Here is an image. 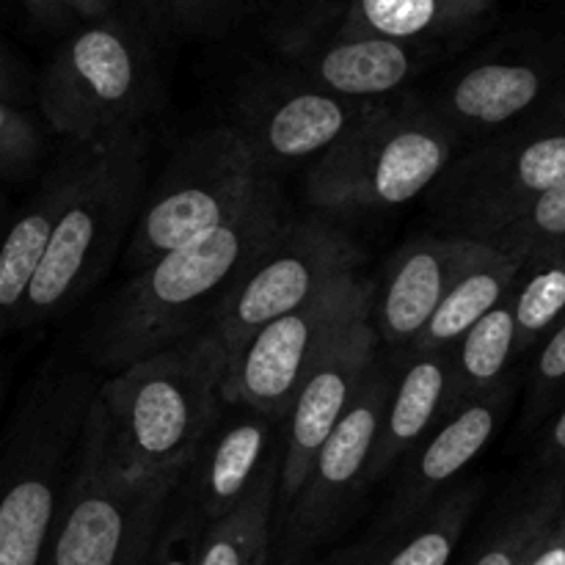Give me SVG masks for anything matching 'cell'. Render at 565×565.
<instances>
[{
	"label": "cell",
	"mask_w": 565,
	"mask_h": 565,
	"mask_svg": "<svg viewBox=\"0 0 565 565\" xmlns=\"http://www.w3.org/2000/svg\"><path fill=\"white\" fill-rule=\"evenodd\" d=\"M281 224V193L268 177L241 213L130 274L94 320L88 334L92 356L116 373L210 329L252 259Z\"/></svg>",
	"instance_id": "6da1fadb"
},
{
	"label": "cell",
	"mask_w": 565,
	"mask_h": 565,
	"mask_svg": "<svg viewBox=\"0 0 565 565\" xmlns=\"http://www.w3.org/2000/svg\"><path fill=\"white\" fill-rule=\"evenodd\" d=\"M226 353L210 329L116 370L94 406L116 463L138 480L182 475L213 428Z\"/></svg>",
	"instance_id": "7a4b0ae2"
},
{
	"label": "cell",
	"mask_w": 565,
	"mask_h": 565,
	"mask_svg": "<svg viewBox=\"0 0 565 565\" xmlns=\"http://www.w3.org/2000/svg\"><path fill=\"white\" fill-rule=\"evenodd\" d=\"M66 188L17 329L70 312L108 270L147 199L143 132L72 147Z\"/></svg>",
	"instance_id": "3957f363"
},
{
	"label": "cell",
	"mask_w": 565,
	"mask_h": 565,
	"mask_svg": "<svg viewBox=\"0 0 565 565\" xmlns=\"http://www.w3.org/2000/svg\"><path fill=\"white\" fill-rule=\"evenodd\" d=\"M92 397L81 370L33 381L0 458V565H42Z\"/></svg>",
	"instance_id": "277c9868"
},
{
	"label": "cell",
	"mask_w": 565,
	"mask_h": 565,
	"mask_svg": "<svg viewBox=\"0 0 565 565\" xmlns=\"http://www.w3.org/2000/svg\"><path fill=\"white\" fill-rule=\"evenodd\" d=\"M461 136L425 103H384L367 121L320 154L307 199L326 213L386 210L414 202L456 160Z\"/></svg>",
	"instance_id": "5b68a950"
},
{
	"label": "cell",
	"mask_w": 565,
	"mask_h": 565,
	"mask_svg": "<svg viewBox=\"0 0 565 565\" xmlns=\"http://www.w3.org/2000/svg\"><path fill=\"white\" fill-rule=\"evenodd\" d=\"M268 177L235 127H215L191 138L143 199L125 248L127 270L138 274L230 221L257 196Z\"/></svg>",
	"instance_id": "8992f818"
},
{
	"label": "cell",
	"mask_w": 565,
	"mask_h": 565,
	"mask_svg": "<svg viewBox=\"0 0 565 565\" xmlns=\"http://www.w3.org/2000/svg\"><path fill=\"white\" fill-rule=\"evenodd\" d=\"M152 92V70L136 39L114 22H94L50 61L39 103L47 125L72 147H99L141 132Z\"/></svg>",
	"instance_id": "52a82bcc"
},
{
	"label": "cell",
	"mask_w": 565,
	"mask_h": 565,
	"mask_svg": "<svg viewBox=\"0 0 565 565\" xmlns=\"http://www.w3.org/2000/svg\"><path fill=\"white\" fill-rule=\"evenodd\" d=\"M180 480L182 475H127L110 452L92 397L42 565H116L141 519L169 502Z\"/></svg>",
	"instance_id": "ba28073f"
},
{
	"label": "cell",
	"mask_w": 565,
	"mask_h": 565,
	"mask_svg": "<svg viewBox=\"0 0 565 565\" xmlns=\"http://www.w3.org/2000/svg\"><path fill=\"white\" fill-rule=\"evenodd\" d=\"M373 315V285L356 270L303 307L254 331L235 356L226 359L221 401L252 406L285 423L303 379L351 326Z\"/></svg>",
	"instance_id": "9c48e42d"
},
{
	"label": "cell",
	"mask_w": 565,
	"mask_h": 565,
	"mask_svg": "<svg viewBox=\"0 0 565 565\" xmlns=\"http://www.w3.org/2000/svg\"><path fill=\"white\" fill-rule=\"evenodd\" d=\"M565 180V130H524L456 158L430 188L441 235L483 243L539 193Z\"/></svg>",
	"instance_id": "30bf717a"
},
{
	"label": "cell",
	"mask_w": 565,
	"mask_h": 565,
	"mask_svg": "<svg viewBox=\"0 0 565 565\" xmlns=\"http://www.w3.org/2000/svg\"><path fill=\"white\" fill-rule=\"evenodd\" d=\"M356 265L359 252L348 235L323 221H285L252 259L210 331L226 359L235 356L254 331L312 301Z\"/></svg>",
	"instance_id": "8fae6325"
},
{
	"label": "cell",
	"mask_w": 565,
	"mask_h": 565,
	"mask_svg": "<svg viewBox=\"0 0 565 565\" xmlns=\"http://www.w3.org/2000/svg\"><path fill=\"white\" fill-rule=\"evenodd\" d=\"M392 384L395 373L373 364L348 412L323 441L301 491L285 508L281 561L303 563L309 552L334 535L337 524L342 522L359 491L367 489L375 439Z\"/></svg>",
	"instance_id": "7c38bea8"
},
{
	"label": "cell",
	"mask_w": 565,
	"mask_h": 565,
	"mask_svg": "<svg viewBox=\"0 0 565 565\" xmlns=\"http://www.w3.org/2000/svg\"><path fill=\"white\" fill-rule=\"evenodd\" d=\"M384 103L337 97L307 81L274 83L246 99L235 130L248 143L259 169L270 174L281 166L326 154Z\"/></svg>",
	"instance_id": "4fadbf2b"
},
{
	"label": "cell",
	"mask_w": 565,
	"mask_h": 565,
	"mask_svg": "<svg viewBox=\"0 0 565 565\" xmlns=\"http://www.w3.org/2000/svg\"><path fill=\"white\" fill-rule=\"evenodd\" d=\"M375 345H379V334H375L373 315H370L351 326L303 379L285 423H281V508L296 500L315 456L342 419V414L348 412L362 381L367 379L370 367L375 364Z\"/></svg>",
	"instance_id": "5bb4252c"
},
{
	"label": "cell",
	"mask_w": 565,
	"mask_h": 565,
	"mask_svg": "<svg viewBox=\"0 0 565 565\" xmlns=\"http://www.w3.org/2000/svg\"><path fill=\"white\" fill-rule=\"evenodd\" d=\"M497 257L483 243L461 235H419L397 248L373 287L375 334L392 348L408 351L441 298L469 274Z\"/></svg>",
	"instance_id": "9a60e30c"
},
{
	"label": "cell",
	"mask_w": 565,
	"mask_h": 565,
	"mask_svg": "<svg viewBox=\"0 0 565 565\" xmlns=\"http://www.w3.org/2000/svg\"><path fill=\"white\" fill-rule=\"evenodd\" d=\"M279 430L281 423L257 408L221 406L180 480L188 491L182 511L199 530L218 522L252 494L270 458L281 450Z\"/></svg>",
	"instance_id": "2e32d148"
},
{
	"label": "cell",
	"mask_w": 565,
	"mask_h": 565,
	"mask_svg": "<svg viewBox=\"0 0 565 565\" xmlns=\"http://www.w3.org/2000/svg\"><path fill=\"white\" fill-rule=\"evenodd\" d=\"M505 403L508 392L497 386L441 417L430 434L406 452L408 461L384 516H406L450 489L452 480L494 439Z\"/></svg>",
	"instance_id": "e0dca14e"
},
{
	"label": "cell",
	"mask_w": 565,
	"mask_h": 565,
	"mask_svg": "<svg viewBox=\"0 0 565 565\" xmlns=\"http://www.w3.org/2000/svg\"><path fill=\"white\" fill-rule=\"evenodd\" d=\"M480 500V486H450L406 516H384L334 565H450Z\"/></svg>",
	"instance_id": "ac0fdd59"
},
{
	"label": "cell",
	"mask_w": 565,
	"mask_h": 565,
	"mask_svg": "<svg viewBox=\"0 0 565 565\" xmlns=\"http://www.w3.org/2000/svg\"><path fill=\"white\" fill-rule=\"evenodd\" d=\"M450 351H408L386 401L367 486L390 475V469L450 414Z\"/></svg>",
	"instance_id": "d6986e66"
},
{
	"label": "cell",
	"mask_w": 565,
	"mask_h": 565,
	"mask_svg": "<svg viewBox=\"0 0 565 565\" xmlns=\"http://www.w3.org/2000/svg\"><path fill=\"white\" fill-rule=\"evenodd\" d=\"M307 83L359 103H384L417 70V55L395 39L342 31L301 61Z\"/></svg>",
	"instance_id": "ffe728a7"
},
{
	"label": "cell",
	"mask_w": 565,
	"mask_h": 565,
	"mask_svg": "<svg viewBox=\"0 0 565 565\" xmlns=\"http://www.w3.org/2000/svg\"><path fill=\"white\" fill-rule=\"evenodd\" d=\"M541 92L544 75L535 66L486 61L461 72L428 108L461 136L508 125L533 108Z\"/></svg>",
	"instance_id": "44dd1931"
},
{
	"label": "cell",
	"mask_w": 565,
	"mask_h": 565,
	"mask_svg": "<svg viewBox=\"0 0 565 565\" xmlns=\"http://www.w3.org/2000/svg\"><path fill=\"white\" fill-rule=\"evenodd\" d=\"M64 188L66 166H58L0 241V340L6 331L17 329V318L42 263L55 213L64 199Z\"/></svg>",
	"instance_id": "7402d4cb"
},
{
	"label": "cell",
	"mask_w": 565,
	"mask_h": 565,
	"mask_svg": "<svg viewBox=\"0 0 565 565\" xmlns=\"http://www.w3.org/2000/svg\"><path fill=\"white\" fill-rule=\"evenodd\" d=\"M279 461L281 450L270 458L252 494L202 530L196 565H268L279 508Z\"/></svg>",
	"instance_id": "603a6c76"
},
{
	"label": "cell",
	"mask_w": 565,
	"mask_h": 565,
	"mask_svg": "<svg viewBox=\"0 0 565 565\" xmlns=\"http://www.w3.org/2000/svg\"><path fill=\"white\" fill-rule=\"evenodd\" d=\"M524 268L513 263L511 257H491L480 268L469 270L436 307L428 323L417 334V340L408 345V351H450L480 318L500 307L511 290L516 287Z\"/></svg>",
	"instance_id": "cb8c5ba5"
},
{
	"label": "cell",
	"mask_w": 565,
	"mask_h": 565,
	"mask_svg": "<svg viewBox=\"0 0 565 565\" xmlns=\"http://www.w3.org/2000/svg\"><path fill=\"white\" fill-rule=\"evenodd\" d=\"M491 3L494 0H353L342 31L412 44L480 20Z\"/></svg>",
	"instance_id": "d4e9b609"
},
{
	"label": "cell",
	"mask_w": 565,
	"mask_h": 565,
	"mask_svg": "<svg viewBox=\"0 0 565 565\" xmlns=\"http://www.w3.org/2000/svg\"><path fill=\"white\" fill-rule=\"evenodd\" d=\"M513 353H516V326H513V307L508 296L450 348V412L472 397L497 390Z\"/></svg>",
	"instance_id": "484cf974"
},
{
	"label": "cell",
	"mask_w": 565,
	"mask_h": 565,
	"mask_svg": "<svg viewBox=\"0 0 565 565\" xmlns=\"http://www.w3.org/2000/svg\"><path fill=\"white\" fill-rule=\"evenodd\" d=\"M483 246L511 257L524 270L565 257V180L513 213L494 235L486 237Z\"/></svg>",
	"instance_id": "4316f807"
},
{
	"label": "cell",
	"mask_w": 565,
	"mask_h": 565,
	"mask_svg": "<svg viewBox=\"0 0 565 565\" xmlns=\"http://www.w3.org/2000/svg\"><path fill=\"white\" fill-rule=\"evenodd\" d=\"M565 505V478L546 480L533 491L494 533L489 535L469 565H527L535 546L552 527Z\"/></svg>",
	"instance_id": "83f0119b"
},
{
	"label": "cell",
	"mask_w": 565,
	"mask_h": 565,
	"mask_svg": "<svg viewBox=\"0 0 565 565\" xmlns=\"http://www.w3.org/2000/svg\"><path fill=\"white\" fill-rule=\"evenodd\" d=\"M519 285V281H516ZM516 353L530 351L535 340L555 329L565 315V257L533 265V274L511 292Z\"/></svg>",
	"instance_id": "f1b7e54d"
},
{
	"label": "cell",
	"mask_w": 565,
	"mask_h": 565,
	"mask_svg": "<svg viewBox=\"0 0 565 565\" xmlns=\"http://www.w3.org/2000/svg\"><path fill=\"white\" fill-rule=\"evenodd\" d=\"M42 158V136L25 114L0 99V174H20Z\"/></svg>",
	"instance_id": "f546056e"
},
{
	"label": "cell",
	"mask_w": 565,
	"mask_h": 565,
	"mask_svg": "<svg viewBox=\"0 0 565 565\" xmlns=\"http://www.w3.org/2000/svg\"><path fill=\"white\" fill-rule=\"evenodd\" d=\"M199 541H202V530L193 524L185 511L174 513V516L166 513L149 565H196Z\"/></svg>",
	"instance_id": "4dcf8cb0"
},
{
	"label": "cell",
	"mask_w": 565,
	"mask_h": 565,
	"mask_svg": "<svg viewBox=\"0 0 565 565\" xmlns=\"http://www.w3.org/2000/svg\"><path fill=\"white\" fill-rule=\"evenodd\" d=\"M561 381H565V320L541 348L533 375V401H544Z\"/></svg>",
	"instance_id": "1f68e13d"
},
{
	"label": "cell",
	"mask_w": 565,
	"mask_h": 565,
	"mask_svg": "<svg viewBox=\"0 0 565 565\" xmlns=\"http://www.w3.org/2000/svg\"><path fill=\"white\" fill-rule=\"evenodd\" d=\"M169 508H171V500L163 502V505L152 508V511L141 519V524H138L136 533H132L130 544H127L125 555H121V561L116 565H149L152 563L154 544H158V533H160V527H163V519H166V513H169Z\"/></svg>",
	"instance_id": "d6a6232c"
},
{
	"label": "cell",
	"mask_w": 565,
	"mask_h": 565,
	"mask_svg": "<svg viewBox=\"0 0 565 565\" xmlns=\"http://www.w3.org/2000/svg\"><path fill=\"white\" fill-rule=\"evenodd\" d=\"M527 565H565V505L557 513L555 522H552V527L546 530L541 544L535 546Z\"/></svg>",
	"instance_id": "836d02e7"
},
{
	"label": "cell",
	"mask_w": 565,
	"mask_h": 565,
	"mask_svg": "<svg viewBox=\"0 0 565 565\" xmlns=\"http://www.w3.org/2000/svg\"><path fill=\"white\" fill-rule=\"evenodd\" d=\"M546 458H552V461H565V408L561 414H557L555 425H552L550 430V439H546Z\"/></svg>",
	"instance_id": "e575fe53"
},
{
	"label": "cell",
	"mask_w": 565,
	"mask_h": 565,
	"mask_svg": "<svg viewBox=\"0 0 565 565\" xmlns=\"http://www.w3.org/2000/svg\"><path fill=\"white\" fill-rule=\"evenodd\" d=\"M64 3L66 9L75 11V14L88 17V20H97V17H103L105 11L110 9L114 0H64Z\"/></svg>",
	"instance_id": "d590c367"
},
{
	"label": "cell",
	"mask_w": 565,
	"mask_h": 565,
	"mask_svg": "<svg viewBox=\"0 0 565 565\" xmlns=\"http://www.w3.org/2000/svg\"><path fill=\"white\" fill-rule=\"evenodd\" d=\"M544 130H565V88L544 114Z\"/></svg>",
	"instance_id": "8d00e7d4"
},
{
	"label": "cell",
	"mask_w": 565,
	"mask_h": 565,
	"mask_svg": "<svg viewBox=\"0 0 565 565\" xmlns=\"http://www.w3.org/2000/svg\"><path fill=\"white\" fill-rule=\"evenodd\" d=\"M25 3L31 6L39 17H47V20H58V17H64L66 11H70L64 0H25Z\"/></svg>",
	"instance_id": "74e56055"
},
{
	"label": "cell",
	"mask_w": 565,
	"mask_h": 565,
	"mask_svg": "<svg viewBox=\"0 0 565 565\" xmlns=\"http://www.w3.org/2000/svg\"><path fill=\"white\" fill-rule=\"evenodd\" d=\"M17 94H20V86L14 83V75L9 72V66L0 61V99H6V103H9V99H14Z\"/></svg>",
	"instance_id": "f35d334b"
},
{
	"label": "cell",
	"mask_w": 565,
	"mask_h": 565,
	"mask_svg": "<svg viewBox=\"0 0 565 565\" xmlns=\"http://www.w3.org/2000/svg\"><path fill=\"white\" fill-rule=\"evenodd\" d=\"M166 3H177V6H191L193 0H166Z\"/></svg>",
	"instance_id": "ab89813d"
},
{
	"label": "cell",
	"mask_w": 565,
	"mask_h": 565,
	"mask_svg": "<svg viewBox=\"0 0 565 565\" xmlns=\"http://www.w3.org/2000/svg\"><path fill=\"white\" fill-rule=\"evenodd\" d=\"M281 565H303V563H292V561H285Z\"/></svg>",
	"instance_id": "60d3db41"
}]
</instances>
